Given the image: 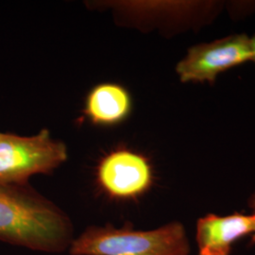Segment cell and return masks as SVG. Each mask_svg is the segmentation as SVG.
Wrapping results in <instances>:
<instances>
[{
	"instance_id": "obj_1",
	"label": "cell",
	"mask_w": 255,
	"mask_h": 255,
	"mask_svg": "<svg viewBox=\"0 0 255 255\" xmlns=\"http://www.w3.org/2000/svg\"><path fill=\"white\" fill-rule=\"evenodd\" d=\"M70 217L27 185L0 182V241L45 255L68 253L75 238Z\"/></svg>"
},
{
	"instance_id": "obj_2",
	"label": "cell",
	"mask_w": 255,
	"mask_h": 255,
	"mask_svg": "<svg viewBox=\"0 0 255 255\" xmlns=\"http://www.w3.org/2000/svg\"><path fill=\"white\" fill-rule=\"evenodd\" d=\"M187 232L179 221L158 228L137 230L132 223L121 227L91 225L75 237L70 255H190Z\"/></svg>"
},
{
	"instance_id": "obj_3",
	"label": "cell",
	"mask_w": 255,
	"mask_h": 255,
	"mask_svg": "<svg viewBox=\"0 0 255 255\" xmlns=\"http://www.w3.org/2000/svg\"><path fill=\"white\" fill-rule=\"evenodd\" d=\"M67 157L66 146L47 129L32 136L1 132L0 182L27 185L32 176L51 173Z\"/></svg>"
},
{
	"instance_id": "obj_4",
	"label": "cell",
	"mask_w": 255,
	"mask_h": 255,
	"mask_svg": "<svg viewBox=\"0 0 255 255\" xmlns=\"http://www.w3.org/2000/svg\"><path fill=\"white\" fill-rule=\"evenodd\" d=\"M252 59L251 38L236 34L193 46L177 64L176 71L182 82L213 83L219 74Z\"/></svg>"
},
{
	"instance_id": "obj_5",
	"label": "cell",
	"mask_w": 255,
	"mask_h": 255,
	"mask_svg": "<svg viewBox=\"0 0 255 255\" xmlns=\"http://www.w3.org/2000/svg\"><path fill=\"white\" fill-rule=\"evenodd\" d=\"M101 190L116 200H135L153 183L151 164L144 155L119 148L101 159L97 168Z\"/></svg>"
},
{
	"instance_id": "obj_6",
	"label": "cell",
	"mask_w": 255,
	"mask_h": 255,
	"mask_svg": "<svg viewBox=\"0 0 255 255\" xmlns=\"http://www.w3.org/2000/svg\"><path fill=\"white\" fill-rule=\"evenodd\" d=\"M247 236H255V214H208L196 224L198 255H231L233 246Z\"/></svg>"
},
{
	"instance_id": "obj_7",
	"label": "cell",
	"mask_w": 255,
	"mask_h": 255,
	"mask_svg": "<svg viewBox=\"0 0 255 255\" xmlns=\"http://www.w3.org/2000/svg\"><path fill=\"white\" fill-rule=\"evenodd\" d=\"M131 111L128 92L119 84L102 83L88 94L84 113L92 123L100 126H113L127 119Z\"/></svg>"
},
{
	"instance_id": "obj_8",
	"label": "cell",
	"mask_w": 255,
	"mask_h": 255,
	"mask_svg": "<svg viewBox=\"0 0 255 255\" xmlns=\"http://www.w3.org/2000/svg\"><path fill=\"white\" fill-rule=\"evenodd\" d=\"M248 204H249V207L252 209V212H253V214H255V193L250 198V200H249V202H248ZM251 243L252 244H255V236L252 237V239H251Z\"/></svg>"
},
{
	"instance_id": "obj_9",
	"label": "cell",
	"mask_w": 255,
	"mask_h": 255,
	"mask_svg": "<svg viewBox=\"0 0 255 255\" xmlns=\"http://www.w3.org/2000/svg\"><path fill=\"white\" fill-rule=\"evenodd\" d=\"M251 46H252V53H253L252 61L255 63V36L251 38Z\"/></svg>"
},
{
	"instance_id": "obj_10",
	"label": "cell",
	"mask_w": 255,
	"mask_h": 255,
	"mask_svg": "<svg viewBox=\"0 0 255 255\" xmlns=\"http://www.w3.org/2000/svg\"><path fill=\"white\" fill-rule=\"evenodd\" d=\"M0 134H1V132H0Z\"/></svg>"
}]
</instances>
